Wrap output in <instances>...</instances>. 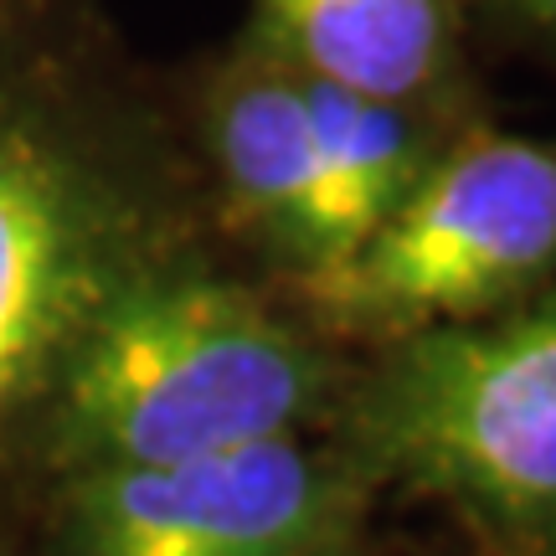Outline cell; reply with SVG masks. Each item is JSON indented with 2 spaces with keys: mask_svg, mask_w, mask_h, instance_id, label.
I'll list each match as a JSON object with an SVG mask.
<instances>
[{
  "mask_svg": "<svg viewBox=\"0 0 556 556\" xmlns=\"http://www.w3.org/2000/svg\"><path fill=\"white\" fill-rule=\"evenodd\" d=\"M144 93L47 0L0 21V443L37 433L93 319L180 253Z\"/></svg>",
  "mask_w": 556,
  "mask_h": 556,
  "instance_id": "6da1fadb",
  "label": "cell"
},
{
  "mask_svg": "<svg viewBox=\"0 0 556 556\" xmlns=\"http://www.w3.org/2000/svg\"><path fill=\"white\" fill-rule=\"evenodd\" d=\"M191 124L232 227L258 242L294 289L336 268L340 238L294 67L253 37H238L217 62H206Z\"/></svg>",
  "mask_w": 556,
  "mask_h": 556,
  "instance_id": "8992f818",
  "label": "cell"
},
{
  "mask_svg": "<svg viewBox=\"0 0 556 556\" xmlns=\"http://www.w3.org/2000/svg\"><path fill=\"white\" fill-rule=\"evenodd\" d=\"M556 278V144L469 124L336 268L299 283L340 340L495 315Z\"/></svg>",
  "mask_w": 556,
  "mask_h": 556,
  "instance_id": "277c9868",
  "label": "cell"
},
{
  "mask_svg": "<svg viewBox=\"0 0 556 556\" xmlns=\"http://www.w3.org/2000/svg\"><path fill=\"white\" fill-rule=\"evenodd\" d=\"M242 37L299 78L469 119L458 0H253Z\"/></svg>",
  "mask_w": 556,
  "mask_h": 556,
  "instance_id": "52a82bcc",
  "label": "cell"
},
{
  "mask_svg": "<svg viewBox=\"0 0 556 556\" xmlns=\"http://www.w3.org/2000/svg\"><path fill=\"white\" fill-rule=\"evenodd\" d=\"M299 83H304V109H309L319 170H325L330 222H336L340 258H345L413 191L417 176L448 150V139L475 119H454V114H438L422 103L356 93V88L319 78Z\"/></svg>",
  "mask_w": 556,
  "mask_h": 556,
  "instance_id": "ba28073f",
  "label": "cell"
},
{
  "mask_svg": "<svg viewBox=\"0 0 556 556\" xmlns=\"http://www.w3.org/2000/svg\"><path fill=\"white\" fill-rule=\"evenodd\" d=\"M500 21H510L516 31L556 47V0H484Z\"/></svg>",
  "mask_w": 556,
  "mask_h": 556,
  "instance_id": "9c48e42d",
  "label": "cell"
},
{
  "mask_svg": "<svg viewBox=\"0 0 556 556\" xmlns=\"http://www.w3.org/2000/svg\"><path fill=\"white\" fill-rule=\"evenodd\" d=\"M299 556H319V552H299Z\"/></svg>",
  "mask_w": 556,
  "mask_h": 556,
  "instance_id": "8fae6325",
  "label": "cell"
},
{
  "mask_svg": "<svg viewBox=\"0 0 556 556\" xmlns=\"http://www.w3.org/2000/svg\"><path fill=\"white\" fill-rule=\"evenodd\" d=\"M366 479L304 433L62 475L67 556H299L345 536Z\"/></svg>",
  "mask_w": 556,
  "mask_h": 556,
  "instance_id": "5b68a950",
  "label": "cell"
},
{
  "mask_svg": "<svg viewBox=\"0 0 556 556\" xmlns=\"http://www.w3.org/2000/svg\"><path fill=\"white\" fill-rule=\"evenodd\" d=\"M336 422L366 490L438 500L505 556H556V278L495 315L371 345Z\"/></svg>",
  "mask_w": 556,
  "mask_h": 556,
  "instance_id": "3957f363",
  "label": "cell"
},
{
  "mask_svg": "<svg viewBox=\"0 0 556 556\" xmlns=\"http://www.w3.org/2000/svg\"><path fill=\"white\" fill-rule=\"evenodd\" d=\"M21 5H26V0H0V21H5V16H16Z\"/></svg>",
  "mask_w": 556,
  "mask_h": 556,
  "instance_id": "30bf717a",
  "label": "cell"
},
{
  "mask_svg": "<svg viewBox=\"0 0 556 556\" xmlns=\"http://www.w3.org/2000/svg\"><path fill=\"white\" fill-rule=\"evenodd\" d=\"M340 381L319 336L176 253L93 319L37 443L58 475L176 464L304 433Z\"/></svg>",
  "mask_w": 556,
  "mask_h": 556,
  "instance_id": "7a4b0ae2",
  "label": "cell"
}]
</instances>
